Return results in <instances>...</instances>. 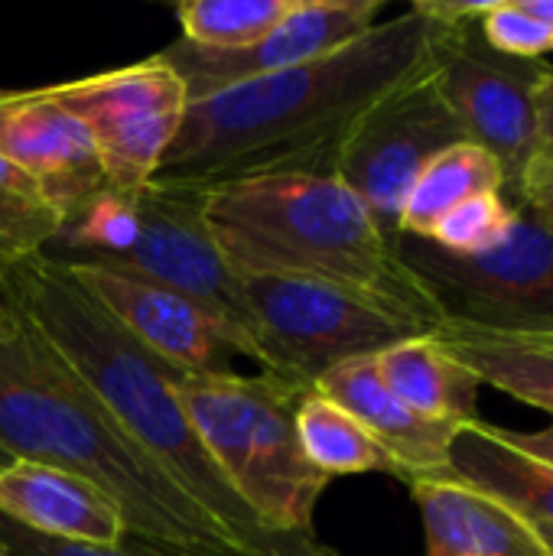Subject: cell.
I'll return each mask as SVG.
<instances>
[{
	"mask_svg": "<svg viewBox=\"0 0 553 556\" xmlns=\"http://www.w3.org/2000/svg\"><path fill=\"white\" fill-rule=\"evenodd\" d=\"M65 215L49 202L33 176L0 156V267L46 254Z\"/></svg>",
	"mask_w": 553,
	"mask_h": 556,
	"instance_id": "603a6c76",
	"label": "cell"
},
{
	"mask_svg": "<svg viewBox=\"0 0 553 556\" xmlns=\"http://www.w3.org/2000/svg\"><path fill=\"white\" fill-rule=\"evenodd\" d=\"M205 195L209 189L169 179H150L137 192V241L108 261H95V267H108L199 303L205 313L222 319L241 339H254L248 332V316L241 303L238 274L222 257L209 222H205ZM257 362V349H254Z\"/></svg>",
	"mask_w": 553,
	"mask_h": 556,
	"instance_id": "8fae6325",
	"label": "cell"
},
{
	"mask_svg": "<svg viewBox=\"0 0 553 556\" xmlns=\"http://www.w3.org/2000/svg\"><path fill=\"white\" fill-rule=\"evenodd\" d=\"M20 326V309L13 303V293L3 280V267H0V332H10Z\"/></svg>",
	"mask_w": 553,
	"mask_h": 556,
	"instance_id": "1f68e13d",
	"label": "cell"
},
{
	"mask_svg": "<svg viewBox=\"0 0 553 556\" xmlns=\"http://www.w3.org/2000/svg\"><path fill=\"white\" fill-rule=\"evenodd\" d=\"M46 91L85 124L108 189L117 192H140L156 176L189 111L186 81L160 52Z\"/></svg>",
	"mask_w": 553,
	"mask_h": 556,
	"instance_id": "9c48e42d",
	"label": "cell"
},
{
	"mask_svg": "<svg viewBox=\"0 0 553 556\" xmlns=\"http://www.w3.org/2000/svg\"><path fill=\"white\" fill-rule=\"evenodd\" d=\"M430 339L482 384L553 414V332H495L447 319Z\"/></svg>",
	"mask_w": 553,
	"mask_h": 556,
	"instance_id": "ac0fdd59",
	"label": "cell"
},
{
	"mask_svg": "<svg viewBox=\"0 0 553 556\" xmlns=\"http://www.w3.org/2000/svg\"><path fill=\"white\" fill-rule=\"evenodd\" d=\"M179 404L225 482L267 534H313V511L329 479L297 437L300 401L313 391L274 371L183 375Z\"/></svg>",
	"mask_w": 553,
	"mask_h": 556,
	"instance_id": "5b68a950",
	"label": "cell"
},
{
	"mask_svg": "<svg viewBox=\"0 0 553 556\" xmlns=\"http://www.w3.org/2000/svg\"><path fill=\"white\" fill-rule=\"evenodd\" d=\"M0 551H7L10 556H248L238 551H199V547L166 544L134 531H127L117 544H72V541L33 534L7 518H0Z\"/></svg>",
	"mask_w": 553,
	"mask_h": 556,
	"instance_id": "d4e9b609",
	"label": "cell"
},
{
	"mask_svg": "<svg viewBox=\"0 0 553 556\" xmlns=\"http://www.w3.org/2000/svg\"><path fill=\"white\" fill-rule=\"evenodd\" d=\"M535 160H553V65L544 68L535 91Z\"/></svg>",
	"mask_w": 553,
	"mask_h": 556,
	"instance_id": "f1b7e54d",
	"label": "cell"
},
{
	"mask_svg": "<svg viewBox=\"0 0 553 556\" xmlns=\"http://www.w3.org/2000/svg\"><path fill=\"white\" fill-rule=\"evenodd\" d=\"M486 3H433L443 20L437 81L466 137L499 160L515 208L535 160V91L548 62L495 52L479 29Z\"/></svg>",
	"mask_w": 553,
	"mask_h": 556,
	"instance_id": "ba28073f",
	"label": "cell"
},
{
	"mask_svg": "<svg viewBox=\"0 0 553 556\" xmlns=\"http://www.w3.org/2000/svg\"><path fill=\"white\" fill-rule=\"evenodd\" d=\"M3 463H39L95 482L121 505L127 531L134 534L199 551L248 554L127 437L88 384L23 323V316L16 329L0 332V466Z\"/></svg>",
	"mask_w": 553,
	"mask_h": 556,
	"instance_id": "3957f363",
	"label": "cell"
},
{
	"mask_svg": "<svg viewBox=\"0 0 553 556\" xmlns=\"http://www.w3.org/2000/svg\"><path fill=\"white\" fill-rule=\"evenodd\" d=\"M538 23H544V26H551L553 29V0H518Z\"/></svg>",
	"mask_w": 553,
	"mask_h": 556,
	"instance_id": "d6a6232c",
	"label": "cell"
},
{
	"mask_svg": "<svg viewBox=\"0 0 553 556\" xmlns=\"http://www.w3.org/2000/svg\"><path fill=\"white\" fill-rule=\"evenodd\" d=\"M23 323L88 384L127 437L169 472L251 556H271L297 538L261 528L202 450L183 404L173 365L127 336L75 280L46 254L3 267Z\"/></svg>",
	"mask_w": 553,
	"mask_h": 556,
	"instance_id": "7a4b0ae2",
	"label": "cell"
},
{
	"mask_svg": "<svg viewBox=\"0 0 553 556\" xmlns=\"http://www.w3.org/2000/svg\"><path fill=\"white\" fill-rule=\"evenodd\" d=\"M375 368L388 391L420 417L456 427L479 420L476 397L482 381L453 362L430 336H414L385 349L375 355Z\"/></svg>",
	"mask_w": 553,
	"mask_h": 556,
	"instance_id": "ffe728a7",
	"label": "cell"
},
{
	"mask_svg": "<svg viewBox=\"0 0 553 556\" xmlns=\"http://www.w3.org/2000/svg\"><path fill=\"white\" fill-rule=\"evenodd\" d=\"M450 479L492 495L531 525H553V466L515 450L499 427L476 420L456 430Z\"/></svg>",
	"mask_w": 553,
	"mask_h": 556,
	"instance_id": "d6986e66",
	"label": "cell"
},
{
	"mask_svg": "<svg viewBox=\"0 0 553 556\" xmlns=\"http://www.w3.org/2000/svg\"><path fill=\"white\" fill-rule=\"evenodd\" d=\"M271 556H339L336 551H329L326 544H319L313 534H306V538H297V541H290L284 551H277V554Z\"/></svg>",
	"mask_w": 553,
	"mask_h": 556,
	"instance_id": "4dcf8cb0",
	"label": "cell"
},
{
	"mask_svg": "<svg viewBox=\"0 0 553 556\" xmlns=\"http://www.w3.org/2000/svg\"><path fill=\"white\" fill-rule=\"evenodd\" d=\"M0 556H10V554H7V551H0Z\"/></svg>",
	"mask_w": 553,
	"mask_h": 556,
	"instance_id": "e575fe53",
	"label": "cell"
},
{
	"mask_svg": "<svg viewBox=\"0 0 553 556\" xmlns=\"http://www.w3.org/2000/svg\"><path fill=\"white\" fill-rule=\"evenodd\" d=\"M0 156L33 176L65 218L108 186L85 124L46 88L0 91Z\"/></svg>",
	"mask_w": 553,
	"mask_h": 556,
	"instance_id": "5bb4252c",
	"label": "cell"
},
{
	"mask_svg": "<svg viewBox=\"0 0 553 556\" xmlns=\"http://www.w3.org/2000/svg\"><path fill=\"white\" fill-rule=\"evenodd\" d=\"M316 391L349 410L372 440L398 463L401 482L450 479V446L456 424L427 420L388 391L375 358L342 362L316 381Z\"/></svg>",
	"mask_w": 553,
	"mask_h": 556,
	"instance_id": "9a60e30c",
	"label": "cell"
},
{
	"mask_svg": "<svg viewBox=\"0 0 553 556\" xmlns=\"http://www.w3.org/2000/svg\"><path fill=\"white\" fill-rule=\"evenodd\" d=\"M502 433H505V440L515 450H521V453H528L535 459H544V463L553 466V424L548 430H538V433H512V430H502Z\"/></svg>",
	"mask_w": 553,
	"mask_h": 556,
	"instance_id": "f546056e",
	"label": "cell"
},
{
	"mask_svg": "<svg viewBox=\"0 0 553 556\" xmlns=\"http://www.w3.org/2000/svg\"><path fill=\"white\" fill-rule=\"evenodd\" d=\"M205 222L235 274H287L349 287L420 336L450 316L398 257L365 202L336 176L257 173L205 195Z\"/></svg>",
	"mask_w": 553,
	"mask_h": 556,
	"instance_id": "277c9868",
	"label": "cell"
},
{
	"mask_svg": "<svg viewBox=\"0 0 553 556\" xmlns=\"http://www.w3.org/2000/svg\"><path fill=\"white\" fill-rule=\"evenodd\" d=\"M257 365L303 388L342 362L375 358L420 336L381 303L326 280L287 274H238Z\"/></svg>",
	"mask_w": 553,
	"mask_h": 556,
	"instance_id": "8992f818",
	"label": "cell"
},
{
	"mask_svg": "<svg viewBox=\"0 0 553 556\" xmlns=\"http://www.w3.org/2000/svg\"><path fill=\"white\" fill-rule=\"evenodd\" d=\"M515 212L518 208H512L502 192H482L447 212L424 241H433L450 254H479L505 238L515 222Z\"/></svg>",
	"mask_w": 553,
	"mask_h": 556,
	"instance_id": "484cf974",
	"label": "cell"
},
{
	"mask_svg": "<svg viewBox=\"0 0 553 556\" xmlns=\"http://www.w3.org/2000/svg\"><path fill=\"white\" fill-rule=\"evenodd\" d=\"M482 192H502L505 195V176L499 160L482 150L473 140H463L443 153H437L420 176L414 179L404 208H401V222L398 231L411 235V238H430L433 225L453 212L456 205H463L473 195Z\"/></svg>",
	"mask_w": 553,
	"mask_h": 556,
	"instance_id": "44dd1931",
	"label": "cell"
},
{
	"mask_svg": "<svg viewBox=\"0 0 553 556\" xmlns=\"http://www.w3.org/2000/svg\"><path fill=\"white\" fill-rule=\"evenodd\" d=\"M62 267L127 336H134L150 355L183 375H218L231 371L235 355L254 358L248 339H241L235 329H228L183 293L95 264Z\"/></svg>",
	"mask_w": 553,
	"mask_h": 556,
	"instance_id": "7c38bea8",
	"label": "cell"
},
{
	"mask_svg": "<svg viewBox=\"0 0 553 556\" xmlns=\"http://www.w3.org/2000/svg\"><path fill=\"white\" fill-rule=\"evenodd\" d=\"M293 0H189L176 7L186 42L215 52H238L261 42Z\"/></svg>",
	"mask_w": 553,
	"mask_h": 556,
	"instance_id": "cb8c5ba5",
	"label": "cell"
},
{
	"mask_svg": "<svg viewBox=\"0 0 553 556\" xmlns=\"http://www.w3.org/2000/svg\"><path fill=\"white\" fill-rule=\"evenodd\" d=\"M535 528H538L541 541L548 544V551H551V556H553V525H535Z\"/></svg>",
	"mask_w": 553,
	"mask_h": 556,
	"instance_id": "836d02e7",
	"label": "cell"
},
{
	"mask_svg": "<svg viewBox=\"0 0 553 556\" xmlns=\"http://www.w3.org/2000/svg\"><path fill=\"white\" fill-rule=\"evenodd\" d=\"M398 257L450 319L495 332H553V231L525 208L489 251L450 254L433 241L401 235Z\"/></svg>",
	"mask_w": 553,
	"mask_h": 556,
	"instance_id": "52a82bcc",
	"label": "cell"
},
{
	"mask_svg": "<svg viewBox=\"0 0 553 556\" xmlns=\"http://www.w3.org/2000/svg\"><path fill=\"white\" fill-rule=\"evenodd\" d=\"M440 29L433 3H414L332 55L192 101L153 179L215 189L257 173L332 176L349 130L437 65Z\"/></svg>",
	"mask_w": 553,
	"mask_h": 556,
	"instance_id": "6da1fadb",
	"label": "cell"
},
{
	"mask_svg": "<svg viewBox=\"0 0 553 556\" xmlns=\"http://www.w3.org/2000/svg\"><path fill=\"white\" fill-rule=\"evenodd\" d=\"M0 518L55 541L72 544H117L127 534L121 505L95 482L39 466H0Z\"/></svg>",
	"mask_w": 553,
	"mask_h": 556,
	"instance_id": "2e32d148",
	"label": "cell"
},
{
	"mask_svg": "<svg viewBox=\"0 0 553 556\" xmlns=\"http://www.w3.org/2000/svg\"><path fill=\"white\" fill-rule=\"evenodd\" d=\"M553 231V160H535L525 173L518 205Z\"/></svg>",
	"mask_w": 553,
	"mask_h": 556,
	"instance_id": "83f0119b",
	"label": "cell"
},
{
	"mask_svg": "<svg viewBox=\"0 0 553 556\" xmlns=\"http://www.w3.org/2000/svg\"><path fill=\"white\" fill-rule=\"evenodd\" d=\"M411 492L427 556H551L531 521L460 479H417Z\"/></svg>",
	"mask_w": 553,
	"mask_h": 556,
	"instance_id": "e0dca14e",
	"label": "cell"
},
{
	"mask_svg": "<svg viewBox=\"0 0 553 556\" xmlns=\"http://www.w3.org/2000/svg\"><path fill=\"white\" fill-rule=\"evenodd\" d=\"M469 140L437 81V65L385 94L342 140L332 176L345 182L381 231L398 241L404 199L420 169L443 150Z\"/></svg>",
	"mask_w": 553,
	"mask_h": 556,
	"instance_id": "30bf717a",
	"label": "cell"
},
{
	"mask_svg": "<svg viewBox=\"0 0 553 556\" xmlns=\"http://www.w3.org/2000/svg\"><path fill=\"white\" fill-rule=\"evenodd\" d=\"M381 0H293L284 20L248 49L215 52L176 39L160 55L179 72L192 104L238 81L332 55L336 49L375 29V16L381 13Z\"/></svg>",
	"mask_w": 553,
	"mask_h": 556,
	"instance_id": "4fadbf2b",
	"label": "cell"
},
{
	"mask_svg": "<svg viewBox=\"0 0 553 556\" xmlns=\"http://www.w3.org/2000/svg\"><path fill=\"white\" fill-rule=\"evenodd\" d=\"M479 29L495 52L512 59H541L553 52V29L538 23L518 0H489Z\"/></svg>",
	"mask_w": 553,
	"mask_h": 556,
	"instance_id": "4316f807",
	"label": "cell"
},
{
	"mask_svg": "<svg viewBox=\"0 0 553 556\" xmlns=\"http://www.w3.org/2000/svg\"><path fill=\"white\" fill-rule=\"evenodd\" d=\"M297 437L306 459L326 476H365L388 472L401 479L398 463L372 440V433L336 401L319 394L316 388L300 401L297 410Z\"/></svg>",
	"mask_w": 553,
	"mask_h": 556,
	"instance_id": "7402d4cb",
	"label": "cell"
}]
</instances>
